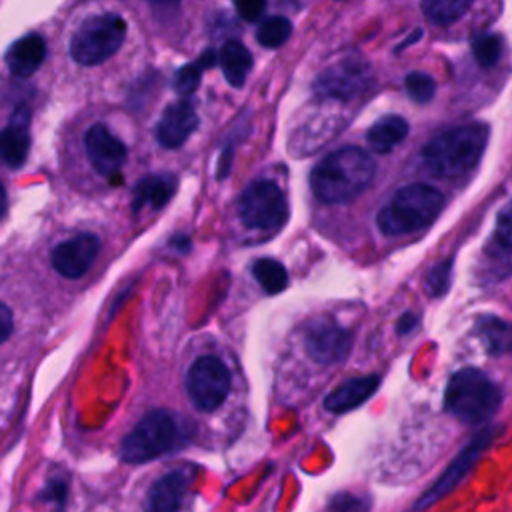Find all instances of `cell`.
I'll return each instance as SVG.
<instances>
[{"label": "cell", "mask_w": 512, "mask_h": 512, "mask_svg": "<svg viewBox=\"0 0 512 512\" xmlns=\"http://www.w3.org/2000/svg\"><path fill=\"white\" fill-rule=\"evenodd\" d=\"M376 164L356 146H344L324 156L310 172L314 196L326 204H344L358 198L372 182Z\"/></svg>", "instance_id": "6da1fadb"}, {"label": "cell", "mask_w": 512, "mask_h": 512, "mask_svg": "<svg viewBox=\"0 0 512 512\" xmlns=\"http://www.w3.org/2000/svg\"><path fill=\"white\" fill-rule=\"evenodd\" d=\"M490 128L484 122H470L444 130L422 148V164L436 178H458L480 162Z\"/></svg>", "instance_id": "7a4b0ae2"}, {"label": "cell", "mask_w": 512, "mask_h": 512, "mask_svg": "<svg viewBox=\"0 0 512 512\" xmlns=\"http://www.w3.org/2000/svg\"><path fill=\"white\" fill-rule=\"evenodd\" d=\"M444 208V196L430 184H408L380 208L378 230L386 236H404L428 228Z\"/></svg>", "instance_id": "3957f363"}, {"label": "cell", "mask_w": 512, "mask_h": 512, "mask_svg": "<svg viewBox=\"0 0 512 512\" xmlns=\"http://www.w3.org/2000/svg\"><path fill=\"white\" fill-rule=\"evenodd\" d=\"M500 402V388L478 368H462L446 384L444 408L462 424L488 422L498 412Z\"/></svg>", "instance_id": "277c9868"}, {"label": "cell", "mask_w": 512, "mask_h": 512, "mask_svg": "<svg viewBox=\"0 0 512 512\" xmlns=\"http://www.w3.org/2000/svg\"><path fill=\"white\" fill-rule=\"evenodd\" d=\"M188 434L180 418L166 410L148 412L120 444V458L128 464H144L178 450Z\"/></svg>", "instance_id": "5b68a950"}, {"label": "cell", "mask_w": 512, "mask_h": 512, "mask_svg": "<svg viewBox=\"0 0 512 512\" xmlns=\"http://www.w3.org/2000/svg\"><path fill=\"white\" fill-rule=\"evenodd\" d=\"M126 38V22L114 12L88 16L70 38V56L80 66H96L112 58Z\"/></svg>", "instance_id": "8992f818"}, {"label": "cell", "mask_w": 512, "mask_h": 512, "mask_svg": "<svg viewBox=\"0 0 512 512\" xmlns=\"http://www.w3.org/2000/svg\"><path fill=\"white\" fill-rule=\"evenodd\" d=\"M238 214L248 228L276 230L288 218V204L276 182L256 180L240 194Z\"/></svg>", "instance_id": "52a82bcc"}, {"label": "cell", "mask_w": 512, "mask_h": 512, "mask_svg": "<svg viewBox=\"0 0 512 512\" xmlns=\"http://www.w3.org/2000/svg\"><path fill=\"white\" fill-rule=\"evenodd\" d=\"M230 370L216 356L196 358L186 372V392L202 412H214L230 392Z\"/></svg>", "instance_id": "ba28073f"}, {"label": "cell", "mask_w": 512, "mask_h": 512, "mask_svg": "<svg viewBox=\"0 0 512 512\" xmlns=\"http://www.w3.org/2000/svg\"><path fill=\"white\" fill-rule=\"evenodd\" d=\"M496 430L492 426L482 428L480 432L474 434V438H470V442L458 452V456L446 466V470L440 474V478L416 500L414 510H424L432 504H436L440 498H444L446 494H450L476 466V462L480 460L482 452L492 444Z\"/></svg>", "instance_id": "9c48e42d"}, {"label": "cell", "mask_w": 512, "mask_h": 512, "mask_svg": "<svg viewBox=\"0 0 512 512\" xmlns=\"http://www.w3.org/2000/svg\"><path fill=\"white\" fill-rule=\"evenodd\" d=\"M370 64L358 56L340 60L324 68L314 80V94L324 100L346 102L362 94L370 84Z\"/></svg>", "instance_id": "30bf717a"}, {"label": "cell", "mask_w": 512, "mask_h": 512, "mask_svg": "<svg viewBox=\"0 0 512 512\" xmlns=\"http://www.w3.org/2000/svg\"><path fill=\"white\" fill-rule=\"evenodd\" d=\"M304 348L320 364L342 362L352 348V332L328 316L314 318L304 330Z\"/></svg>", "instance_id": "8fae6325"}, {"label": "cell", "mask_w": 512, "mask_h": 512, "mask_svg": "<svg viewBox=\"0 0 512 512\" xmlns=\"http://www.w3.org/2000/svg\"><path fill=\"white\" fill-rule=\"evenodd\" d=\"M100 252V240L94 234H78L60 242L52 250V266L64 278L84 276Z\"/></svg>", "instance_id": "7c38bea8"}, {"label": "cell", "mask_w": 512, "mask_h": 512, "mask_svg": "<svg viewBox=\"0 0 512 512\" xmlns=\"http://www.w3.org/2000/svg\"><path fill=\"white\" fill-rule=\"evenodd\" d=\"M84 144L90 164L102 176H114L126 162V146L104 124L90 126Z\"/></svg>", "instance_id": "4fadbf2b"}, {"label": "cell", "mask_w": 512, "mask_h": 512, "mask_svg": "<svg viewBox=\"0 0 512 512\" xmlns=\"http://www.w3.org/2000/svg\"><path fill=\"white\" fill-rule=\"evenodd\" d=\"M196 126H198V114L192 102L184 98L166 106V110L162 112L154 128V136H156V142L164 148H180L192 136Z\"/></svg>", "instance_id": "5bb4252c"}, {"label": "cell", "mask_w": 512, "mask_h": 512, "mask_svg": "<svg viewBox=\"0 0 512 512\" xmlns=\"http://www.w3.org/2000/svg\"><path fill=\"white\" fill-rule=\"evenodd\" d=\"M484 254L490 268H496V278H504L512 272V200L498 210Z\"/></svg>", "instance_id": "9a60e30c"}, {"label": "cell", "mask_w": 512, "mask_h": 512, "mask_svg": "<svg viewBox=\"0 0 512 512\" xmlns=\"http://www.w3.org/2000/svg\"><path fill=\"white\" fill-rule=\"evenodd\" d=\"M30 114L28 108L20 106L14 110L10 122L2 130V142H0V152L2 160L8 168H20L26 162L28 150H30Z\"/></svg>", "instance_id": "2e32d148"}, {"label": "cell", "mask_w": 512, "mask_h": 512, "mask_svg": "<svg viewBox=\"0 0 512 512\" xmlns=\"http://www.w3.org/2000/svg\"><path fill=\"white\" fill-rule=\"evenodd\" d=\"M188 484L190 474L184 470H172L164 474L150 488L144 512H180Z\"/></svg>", "instance_id": "e0dca14e"}, {"label": "cell", "mask_w": 512, "mask_h": 512, "mask_svg": "<svg viewBox=\"0 0 512 512\" xmlns=\"http://www.w3.org/2000/svg\"><path fill=\"white\" fill-rule=\"evenodd\" d=\"M46 58V42L38 34H26L10 44L6 50V66L12 76H32Z\"/></svg>", "instance_id": "ac0fdd59"}, {"label": "cell", "mask_w": 512, "mask_h": 512, "mask_svg": "<svg viewBox=\"0 0 512 512\" xmlns=\"http://www.w3.org/2000/svg\"><path fill=\"white\" fill-rule=\"evenodd\" d=\"M380 384V376L378 374H370V376H358V378H350L346 382H342L340 386H336L324 400V408L328 412H336V414H344L354 410L356 406H360L364 400H368L376 388Z\"/></svg>", "instance_id": "d6986e66"}, {"label": "cell", "mask_w": 512, "mask_h": 512, "mask_svg": "<svg viewBox=\"0 0 512 512\" xmlns=\"http://www.w3.org/2000/svg\"><path fill=\"white\" fill-rule=\"evenodd\" d=\"M176 192V176L174 174H150L144 176L136 188H134V200L132 210L138 212L144 206H150L154 210L168 204V200Z\"/></svg>", "instance_id": "ffe728a7"}, {"label": "cell", "mask_w": 512, "mask_h": 512, "mask_svg": "<svg viewBox=\"0 0 512 512\" xmlns=\"http://www.w3.org/2000/svg\"><path fill=\"white\" fill-rule=\"evenodd\" d=\"M406 136H408V122L398 114H388V116L376 120L368 128L366 142H368L370 150H374L378 154H386L394 146H398Z\"/></svg>", "instance_id": "44dd1931"}, {"label": "cell", "mask_w": 512, "mask_h": 512, "mask_svg": "<svg viewBox=\"0 0 512 512\" xmlns=\"http://www.w3.org/2000/svg\"><path fill=\"white\" fill-rule=\"evenodd\" d=\"M476 334L490 354L502 356L512 352V322L484 314L476 320Z\"/></svg>", "instance_id": "7402d4cb"}, {"label": "cell", "mask_w": 512, "mask_h": 512, "mask_svg": "<svg viewBox=\"0 0 512 512\" xmlns=\"http://www.w3.org/2000/svg\"><path fill=\"white\" fill-rule=\"evenodd\" d=\"M220 66L228 84L240 88L252 70V54L242 42L228 40L220 50Z\"/></svg>", "instance_id": "603a6c76"}, {"label": "cell", "mask_w": 512, "mask_h": 512, "mask_svg": "<svg viewBox=\"0 0 512 512\" xmlns=\"http://www.w3.org/2000/svg\"><path fill=\"white\" fill-rule=\"evenodd\" d=\"M214 52L212 50H206L202 52L194 62H188L184 64L180 70H176L174 74V90L180 94V96H190L198 84H200V78H202V72L212 68L214 66Z\"/></svg>", "instance_id": "cb8c5ba5"}, {"label": "cell", "mask_w": 512, "mask_h": 512, "mask_svg": "<svg viewBox=\"0 0 512 512\" xmlns=\"http://www.w3.org/2000/svg\"><path fill=\"white\" fill-rule=\"evenodd\" d=\"M474 0H422L424 16L438 26H448L460 20Z\"/></svg>", "instance_id": "d4e9b609"}, {"label": "cell", "mask_w": 512, "mask_h": 512, "mask_svg": "<svg viewBox=\"0 0 512 512\" xmlns=\"http://www.w3.org/2000/svg\"><path fill=\"white\" fill-rule=\"evenodd\" d=\"M252 274L268 294H278L288 286V272L274 258H258L252 266Z\"/></svg>", "instance_id": "484cf974"}, {"label": "cell", "mask_w": 512, "mask_h": 512, "mask_svg": "<svg viewBox=\"0 0 512 512\" xmlns=\"http://www.w3.org/2000/svg\"><path fill=\"white\" fill-rule=\"evenodd\" d=\"M292 34V22L286 16H268L260 22L256 30V40L264 48H278L282 46Z\"/></svg>", "instance_id": "4316f807"}, {"label": "cell", "mask_w": 512, "mask_h": 512, "mask_svg": "<svg viewBox=\"0 0 512 512\" xmlns=\"http://www.w3.org/2000/svg\"><path fill=\"white\" fill-rule=\"evenodd\" d=\"M450 278H452V258H446L438 264H434L426 276H424V290L432 298H440L448 292L450 288Z\"/></svg>", "instance_id": "83f0119b"}, {"label": "cell", "mask_w": 512, "mask_h": 512, "mask_svg": "<svg viewBox=\"0 0 512 512\" xmlns=\"http://www.w3.org/2000/svg\"><path fill=\"white\" fill-rule=\"evenodd\" d=\"M404 86H406L408 96H410L414 102H418V104L430 102V100L434 98V94H436V82H434V78H432L430 74H426V72H420V70L410 72V74L406 76V80H404Z\"/></svg>", "instance_id": "f1b7e54d"}, {"label": "cell", "mask_w": 512, "mask_h": 512, "mask_svg": "<svg viewBox=\"0 0 512 512\" xmlns=\"http://www.w3.org/2000/svg\"><path fill=\"white\" fill-rule=\"evenodd\" d=\"M472 54H474V60L488 68V66H494L502 54V40L500 36L496 34H484L480 38H476L472 42Z\"/></svg>", "instance_id": "f546056e"}, {"label": "cell", "mask_w": 512, "mask_h": 512, "mask_svg": "<svg viewBox=\"0 0 512 512\" xmlns=\"http://www.w3.org/2000/svg\"><path fill=\"white\" fill-rule=\"evenodd\" d=\"M232 2L238 16L248 22L260 20L266 12V0H232Z\"/></svg>", "instance_id": "4dcf8cb0"}, {"label": "cell", "mask_w": 512, "mask_h": 512, "mask_svg": "<svg viewBox=\"0 0 512 512\" xmlns=\"http://www.w3.org/2000/svg\"><path fill=\"white\" fill-rule=\"evenodd\" d=\"M44 498L50 502H56L60 508L66 502V482L64 480H52L48 482L46 490H44Z\"/></svg>", "instance_id": "1f68e13d"}, {"label": "cell", "mask_w": 512, "mask_h": 512, "mask_svg": "<svg viewBox=\"0 0 512 512\" xmlns=\"http://www.w3.org/2000/svg\"><path fill=\"white\" fill-rule=\"evenodd\" d=\"M0 328H2V340H8L12 332V312L6 304H2V310H0Z\"/></svg>", "instance_id": "d6a6232c"}, {"label": "cell", "mask_w": 512, "mask_h": 512, "mask_svg": "<svg viewBox=\"0 0 512 512\" xmlns=\"http://www.w3.org/2000/svg\"><path fill=\"white\" fill-rule=\"evenodd\" d=\"M418 318L412 312H404L398 320V334H408L412 328H416Z\"/></svg>", "instance_id": "836d02e7"}, {"label": "cell", "mask_w": 512, "mask_h": 512, "mask_svg": "<svg viewBox=\"0 0 512 512\" xmlns=\"http://www.w3.org/2000/svg\"><path fill=\"white\" fill-rule=\"evenodd\" d=\"M154 6H176L180 0H150Z\"/></svg>", "instance_id": "e575fe53"}]
</instances>
